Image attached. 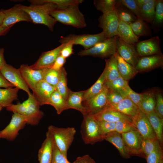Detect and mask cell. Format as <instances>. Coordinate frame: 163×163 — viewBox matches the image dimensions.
I'll return each instance as SVG.
<instances>
[{
	"mask_svg": "<svg viewBox=\"0 0 163 163\" xmlns=\"http://www.w3.org/2000/svg\"><path fill=\"white\" fill-rule=\"evenodd\" d=\"M29 1L31 3L30 5L19 4L20 7L29 14L33 23L44 25L50 31H53L57 21L50 13L57 9V5L44 0Z\"/></svg>",
	"mask_w": 163,
	"mask_h": 163,
	"instance_id": "cell-1",
	"label": "cell"
},
{
	"mask_svg": "<svg viewBox=\"0 0 163 163\" xmlns=\"http://www.w3.org/2000/svg\"><path fill=\"white\" fill-rule=\"evenodd\" d=\"M28 99L22 103L12 104L6 107L8 111L16 113L23 116L27 123L37 125L43 117L44 113L39 108L40 105L32 94H28Z\"/></svg>",
	"mask_w": 163,
	"mask_h": 163,
	"instance_id": "cell-2",
	"label": "cell"
},
{
	"mask_svg": "<svg viewBox=\"0 0 163 163\" xmlns=\"http://www.w3.org/2000/svg\"><path fill=\"white\" fill-rule=\"evenodd\" d=\"M56 21L77 28L85 27L87 24L84 16L81 11L78 5H71L64 9H57L50 13Z\"/></svg>",
	"mask_w": 163,
	"mask_h": 163,
	"instance_id": "cell-3",
	"label": "cell"
},
{
	"mask_svg": "<svg viewBox=\"0 0 163 163\" xmlns=\"http://www.w3.org/2000/svg\"><path fill=\"white\" fill-rule=\"evenodd\" d=\"M48 131L51 135L56 145L66 158L68 151L72 143L76 132L74 127L60 128L50 125Z\"/></svg>",
	"mask_w": 163,
	"mask_h": 163,
	"instance_id": "cell-4",
	"label": "cell"
},
{
	"mask_svg": "<svg viewBox=\"0 0 163 163\" xmlns=\"http://www.w3.org/2000/svg\"><path fill=\"white\" fill-rule=\"evenodd\" d=\"M83 117L80 132L84 142L86 144L93 145L103 140L98 121L92 115Z\"/></svg>",
	"mask_w": 163,
	"mask_h": 163,
	"instance_id": "cell-5",
	"label": "cell"
},
{
	"mask_svg": "<svg viewBox=\"0 0 163 163\" xmlns=\"http://www.w3.org/2000/svg\"><path fill=\"white\" fill-rule=\"evenodd\" d=\"M116 37V36L107 38L88 49L81 50L78 55L80 56H91L102 58H109L114 55L117 52Z\"/></svg>",
	"mask_w": 163,
	"mask_h": 163,
	"instance_id": "cell-6",
	"label": "cell"
},
{
	"mask_svg": "<svg viewBox=\"0 0 163 163\" xmlns=\"http://www.w3.org/2000/svg\"><path fill=\"white\" fill-rule=\"evenodd\" d=\"M106 38L102 31L95 34L76 35L71 34L66 37H61L59 41L61 44L71 42L74 45H80L84 47V50H87L103 41Z\"/></svg>",
	"mask_w": 163,
	"mask_h": 163,
	"instance_id": "cell-7",
	"label": "cell"
},
{
	"mask_svg": "<svg viewBox=\"0 0 163 163\" xmlns=\"http://www.w3.org/2000/svg\"><path fill=\"white\" fill-rule=\"evenodd\" d=\"M98 26L102 29L106 38L117 36L119 19L115 9L103 13L98 19Z\"/></svg>",
	"mask_w": 163,
	"mask_h": 163,
	"instance_id": "cell-8",
	"label": "cell"
},
{
	"mask_svg": "<svg viewBox=\"0 0 163 163\" xmlns=\"http://www.w3.org/2000/svg\"><path fill=\"white\" fill-rule=\"evenodd\" d=\"M27 123L26 119L21 115L13 113L9 124L0 131V138L13 141L17 137L20 130Z\"/></svg>",
	"mask_w": 163,
	"mask_h": 163,
	"instance_id": "cell-9",
	"label": "cell"
},
{
	"mask_svg": "<svg viewBox=\"0 0 163 163\" xmlns=\"http://www.w3.org/2000/svg\"><path fill=\"white\" fill-rule=\"evenodd\" d=\"M121 135L126 150L131 155H136L144 157L141 150L142 137L136 130L122 133Z\"/></svg>",
	"mask_w": 163,
	"mask_h": 163,
	"instance_id": "cell-10",
	"label": "cell"
},
{
	"mask_svg": "<svg viewBox=\"0 0 163 163\" xmlns=\"http://www.w3.org/2000/svg\"><path fill=\"white\" fill-rule=\"evenodd\" d=\"M0 71L5 78L14 87L24 90L28 94H31L18 69L6 63Z\"/></svg>",
	"mask_w": 163,
	"mask_h": 163,
	"instance_id": "cell-11",
	"label": "cell"
},
{
	"mask_svg": "<svg viewBox=\"0 0 163 163\" xmlns=\"http://www.w3.org/2000/svg\"><path fill=\"white\" fill-rule=\"evenodd\" d=\"M4 12L5 17L2 27L13 26L15 24L22 21L32 23L29 14L20 7L19 4L4 10Z\"/></svg>",
	"mask_w": 163,
	"mask_h": 163,
	"instance_id": "cell-12",
	"label": "cell"
},
{
	"mask_svg": "<svg viewBox=\"0 0 163 163\" xmlns=\"http://www.w3.org/2000/svg\"><path fill=\"white\" fill-rule=\"evenodd\" d=\"M107 91L108 88L104 85L100 92L84 102V106L85 108L87 115H94L110 105L107 99Z\"/></svg>",
	"mask_w": 163,
	"mask_h": 163,
	"instance_id": "cell-13",
	"label": "cell"
},
{
	"mask_svg": "<svg viewBox=\"0 0 163 163\" xmlns=\"http://www.w3.org/2000/svg\"><path fill=\"white\" fill-rule=\"evenodd\" d=\"M131 118L133 126L143 139H157L145 113L140 110L137 115Z\"/></svg>",
	"mask_w": 163,
	"mask_h": 163,
	"instance_id": "cell-14",
	"label": "cell"
},
{
	"mask_svg": "<svg viewBox=\"0 0 163 163\" xmlns=\"http://www.w3.org/2000/svg\"><path fill=\"white\" fill-rule=\"evenodd\" d=\"M116 46L117 52L126 62L135 66L140 57L134 45L125 43L116 36Z\"/></svg>",
	"mask_w": 163,
	"mask_h": 163,
	"instance_id": "cell-15",
	"label": "cell"
},
{
	"mask_svg": "<svg viewBox=\"0 0 163 163\" xmlns=\"http://www.w3.org/2000/svg\"><path fill=\"white\" fill-rule=\"evenodd\" d=\"M160 42L159 37L156 36L147 40L138 41L136 49L140 57L161 54Z\"/></svg>",
	"mask_w": 163,
	"mask_h": 163,
	"instance_id": "cell-16",
	"label": "cell"
},
{
	"mask_svg": "<svg viewBox=\"0 0 163 163\" xmlns=\"http://www.w3.org/2000/svg\"><path fill=\"white\" fill-rule=\"evenodd\" d=\"M66 43L61 44L59 46L51 50L43 53L37 60L30 66L32 69H38L51 68Z\"/></svg>",
	"mask_w": 163,
	"mask_h": 163,
	"instance_id": "cell-17",
	"label": "cell"
},
{
	"mask_svg": "<svg viewBox=\"0 0 163 163\" xmlns=\"http://www.w3.org/2000/svg\"><path fill=\"white\" fill-rule=\"evenodd\" d=\"M18 69L25 83L32 91L37 84L43 80V69H34L27 64H23Z\"/></svg>",
	"mask_w": 163,
	"mask_h": 163,
	"instance_id": "cell-18",
	"label": "cell"
},
{
	"mask_svg": "<svg viewBox=\"0 0 163 163\" xmlns=\"http://www.w3.org/2000/svg\"><path fill=\"white\" fill-rule=\"evenodd\" d=\"M97 121H105L116 123L120 120L132 123V119L113 108L110 105L98 113L92 115Z\"/></svg>",
	"mask_w": 163,
	"mask_h": 163,
	"instance_id": "cell-19",
	"label": "cell"
},
{
	"mask_svg": "<svg viewBox=\"0 0 163 163\" xmlns=\"http://www.w3.org/2000/svg\"><path fill=\"white\" fill-rule=\"evenodd\" d=\"M163 65L162 54H157L140 57L135 68L138 72H143L162 67Z\"/></svg>",
	"mask_w": 163,
	"mask_h": 163,
	"instance_id": "cell-20",
	"label": "cell"
},
{
	"mask_svg": "<svg viewBox=\"0 0 163 163\" xmlns=\"http://www.w3.org/2000/svg\"><path fill=\"white\" fill-rule=\"evenodd\" d=\"M56 88L44 80L36 85L33 91V95L38 102L40 106L47 104L52 93Z\"/></svg>",
	"mask_w": 163,
	"mask_h": 163,
	"instance_id": "cell-21",
	"label": "cell"
},
{
	"mask_svg": "<svg viewBox=\"0 0 163 163\" xmlns=\"http://www.w3.org/2000/svg\"><path fill=\"white\" fill-rule=\"evenodd\" d=\"M53 152V140L48 131L46 133V138L39 149L38 153L39 163H51Z\"/></svg>",
	"mask_w": 163,
	"mask_h": 163,
	"instance_id": "cell-22",
	"label": "cell"
},
{
	"mask_svg": "<svg viewBox=\"0 0 163 163\" xmlns=\"http://www.w3.org/2000/svg\"><path fill=\"white\" fill-rule=\"evenodd\" d=\"M139 8L141 19L151 23L155 15L156 0H135Z\"/></svg>",
	"mask_w": 163,
	"mask_h": 163,
	"instance_id": "cell-23",
	"label": "cell"
},
{
	"mask_svg": "<svg viewBox=\"0 0 163 163\" xmlns=\"http://www.w3.org/2000/svg\"><path fill=\"white\" fill-rule=\"evenodd\" d=\"M119 19L117 36L125 43L134 45L138 41L139 37L133 33L129 24Z\"/></svg>",
	"mask_w": 163,
	"mask_h": 163,
	"instance_id": "cell-24",
	"label": "cell"
},
{
	"mask_svg": "<svg viewBox=\"0 0 163 163\" xmlns=\"http://www.w3.org/2000/svg\"><path fill=\"white\" fill-rule=\"evenodd\" d=\"M120 76L128 81L133 78L138 72L135 67L125 61L117 52L115 54Z\"/></svg>",
	"mask_w": 163,
	"mask_h": 163,
	"instance_id": "cell-25",
	"label": "cell"
},
{
	"mask_svg": "<svg viewBox=\"0 0 163 163\" xmlns=\"http://www.w3.org/2000/svg\"><path fill=\"white\" fill-rule=\"evenodd\" d=\"M110 106L118 111L131 118L137 115L140 111L138 107L127 97L117 104Z\"/></svg>",
	"mask_w": 163,
	"mask_h": 163,
	"instance_id": "cell-26",
	"label": "cell"
},
{
	"mask_svg": "<svg viewBox=\"0 0 163 163\" xmlns=\"http://www.w3.org/2000/svg\"><path fill=\"white\" fill-rule=\"evenodd\" d=\"M84 91L74 92L70 90L66 101L68 109H74L80 112L83 116L87 115L85 107L83 104Z\"/></svg>",
	"mask_w": 163,
	"mask_h": 163,
	"instance_id": "cell-27",
	"label": "cell"
},
{
	"mask_svg": "<svg viewBox=\"0 0 163 163\" xmlns=\"http://www.w3.org/2000/svg\"><path fill=\"white\" fill-rule=\"evenodd\" d=\"M103 139L113 145L123 158H128L130 157L126 150L121 134L116 131L112 132L104 135Z\"/></svg>",
	"mask_w": 163,
	"mask_h": 163,
	"instance_id": "cell-28",
	"label": "cell"
},
{
	"mask_svg": "<svg viewBox=\"0 0 163 163\" xmlns=\"http://www.w3.org/2000/svg\"><path fill=\"white\" fill-rule=\"evenodd\" d=\"M145 114L161 146L163 141V120L160 118L154 111Z\"/></svg>",
	"mask_w": 163,
	"mask_h": 163,
	"instance_id": "cell-29",
	"label": "cell"
},
{
	"mask_svg": "<svg viewBox=\"0 0 163 163\" xmlns=\"http://www.w3.org/2000/svg\"><path fill=\"white\" fill-rule=\"evenodd\" d=\"M156 104L155 91H149L142 93L141 100L138 107L145 114L154 111Z\"/></svg>",
	"mask_w": 163,
	"mask_h": 163,
	"instance_id": "cell-30",
	"label": "cell"
},
{
	"mask_svg": "<svg viewBox=\"0 0 163 163\" xmlns=\"http://www.w3.org/2000/svg\"><path fill=\"white\" fill-rule=\"evenodd\" d=\"M105 82V72L104 70L96 82L90 88L84 91L83 102L92 98L102 90Z\"/></svg>",
	"mask_w": 163,
	"mask_h": 163,
	"instance_id": "cell-31",
	"label": "cell"
},
{
	"mask_svg": "<svg viewBox=\"0 0 163 163\" xmlns=\"http://www.w3.org/2000/svg\"><path fill=\"white\" fill-rule=\"evenodd\" d=\"M19 89L17 87L0 88V105L6 107L12 104L13 101L18 99Z\"/></svg>",
	"mask_w": 163,
	"mask_h": 163,
	"instance_id": "cell-32",
	"label": "cell"
},
{
	"mask_svg": "<svg viewBox=\"0 0 163 163\" xmlns=\"http://www.w3.org/2000/svg\"><path fill=\"white\" fill-rule=\"evenodd\" d=\"M105 82L113 80L120 76L115 54L105 60Z\"/></svg>",
	"mask_w": 163,
	"mask_h": 163,
	"instance_id": "cell-33",
	"label": "cell"
},
{
	"mask_svg": "<svg viewBox=\"0 0 163 163\" xmlns=\"http://www.w3.org/2000/svg\"><path fill=\"white\" fill-rule=\"evenodd\" d=\"M47 104L53 106L58 114L69 109L66 101L56 90L51 95Z\"/></svg>",
	"mask_w": 163,
	"mask_h": 163,
	"instance_id": "cell-34",
	"label": "cell"
},
{
	"mask_svg": "<svg viewBox=\"0 0 163 163\" xmlns=\"http://www.w3.org/2000/svg\"><path fill=\"white\" fill-rule=\"evenodd\" d=\"M133 33L137 37L151 36L150 27L145 21L140 19L129 24Z\"/></svg>",
	"mask_w": 163,
	"mask_h": 163,
	"instance_id": "cell-35",
	"label": "cell"
},
{
	"mask_svg": "<svg viewBox=\"0 0 163 163\" xmlns=\"http://www.w3.org/2000/svg\"><path fill=\"white\" fill-rule=\"evenodd\" d=\"M115 9L119 18L128 24L135 21L137 19L128 9L117 1Z\"/></svg>",
	"mask_w": 163,
	"mask_h": 163,
	"instance_id": "cell-36",
	"label": "cell"
},
{
	"mask_svg": "<svg viewBox=\"0 0 163 163\" xmlns=\"http://www.w3.org/2000/svg\"><path fill=\"white\" fill-rule=\"evenodd\" d=\"M163 23V1L156 0L154 17L151 23L154 30L157 32Z\"/></svg>",
	"mask_w": 163,
	"mask_h": 163,
	"instance_id": "cell-37",
	"label": "cell"
},
{
	"mask_svg": "<svg viewBox=\"0 0 163 163\" xmlns=\"http://www.w3.org/2000/svg\"><path fill=\"white\" fill-rule=\"evenodd\" d=\"M104 85L108 88L120 91L126 95V91L130 87L127 81L120 76L113 80L105 82Z\"/></svg>",
	"mask_w": 163,
	"mask_h": 163,
	"instance_id": "cell-38",
	"label": "cell"
},
{
	"mask_svg": "<svg viewBox=\"0 0 163 163\" xmlns=\"http://www.w3.org/2000/svg\"><path fill=\"white\" fill-rule=\"evenodd\" d=\"M56 89L66 101L70 89L67 86V73L64 67L61 70L59 79L56 86Z\"/></svg>",
	"mask_w": 163,
	"mask_h": 163,
	"instance_id": "cell-39",
	"label": "cell"
},
{
	"mask_svg": "<svg viewBox=\"0 0 163 163\" xmlns=\"http://www.w3.org/2000/svg\"><path fill=\"white\" fill-rule=\"evenodd\" d=\"M61 70L57 71L51 68L43 69V80L56 88L59 79Z\"/></svg>",
	"mask_w": 163,
	"mask_h": 163,
	"instance_id": "cell-40",
	"label": "cell"
},
{
	"mask_svg": "<svg viewBox=\"0 0 163 163\" xmlns=\"http://www.w3.org/2000/svg\"><path fill=\"white\" fill-rule=\"evenodd\" d=\"M159 145L157 139H143L141 150L144 158H146Z\"/></svg>",
	"mask_w": 163,
	"mask_h": 163,
	"instance_id": "cell-41",
	"label": "cell"
},
{
	"mask_svg": "<svg viewBox=\"0 0 163 163\" xmlns=\"http://www.w3.org/2000/svg\"><path fill=\"white\" fill-rule=\"evenodd\" d=\"M116 0H95L94 5L96 9L103 14L115 9Z\"/></svg>",
	"mask_w": 163,
	"mask_h": 163,
	"instance_id": "cell-42",
	"label": "cell"
},
{
	"mask_svg": "<svg viewBox=\"0 0 163 163\" xmlns=\"http://www.w3.org/2000/svg\"><path fill=\"white\" fill-rule=\"evenodd\" d=\"M107 99L110 105L117 104L127 96L122 92L108 88Z\"/></svg>",
	"mask_w": 163,
	"mask_h": 163,
	"instance_id": "cell-43",
	"label": "cell"
},
{
	"mask_svg": "<svg viewBox=\"0 0 163 163\" xmlns=\"http://www.w3.org/2000/svg\"><path fill=\"white\" fill-rule=\"evenodd\" d=\"M116 1L128 9L138 19H142L139 9L135 0H118Z\"/></svg>",
	"mask_w": 163,
	"mask_h": 163,
	"instance_id": "cell-44",
	"label": "cell"
},
{
	"mask_svg": "<svg viewBox=\"0 0 163 163\" xmlns=\"http://www.w3.org/2000/svg\"><path fill=\"white\" fill-rule=\"evenodd\" d=\"M46 2L55 4L58 9H64L71 5H79L84 1L83 0H44Z\"/></svg>",
	"mask_w": 163,
	"mask_h": 163,
	"instance_id": "cell-45",
	"label": "cell"
},
{
	"mask_svg": "<svg viewBox=\"0 0 163 163\" xmlns=\"http://www.w3.org/2000/svg\"><path fill=\"white\" fill-rule=\"evenodd\" d=\"M135 130L136 129L130 122L120 120L115 123V131L121 134Z\"/></svg>",
	"mask_w": 163,
	"mask_h": 163,
	"instance_id": "cell-46",
	"label": "cell"
},
{
	"mask_svg": "<svg viewBox=\"0 0 163 163\" xmlns=\"http://www.w3.org/2000/svg\"><path fill=\"white\" fill-rule=\"evenodd\" d=\"M51 163H71L59 150L53 140V156Z\"/></svg>",
	"mask_w": 163,
	"mask_h": 163,
	"instance_id": "cell-47",
	"label": "cell"
},
{
	"mask_svg": "<svg viewBox=\"0 0 163 163\" xmlns=\"http://www.w3.org/2000/svg\"><path fill=\"white\" fill-rule=\"evenodd\" d=\"M97 121L102 138L105 135L115 131V123L105 121Z\"/></svg>",
	"mask_w": 163,
	"mask_h": 163,
	"instance_id": "cell-48",
	"label": "cell"
},
{
	"mask_svg": "<svg viewBox=\"0 0 163 163\" xmlns=\"http://www.w3.org/2000/svg\"><path fill=\"white\" fill-rule=\"evenodd\" d=\"M163 158V152L161 145L158 146L146 158L147 163H159Z\"/></svg>",
	"mask_w": 163,
	"mask_h": 163,
	"instance_id": "cell-49",
	"label": "cell"
},
{
	"mask_svg": "<svg viewBox=\"0 0 163 163\" xmlns=\"http://www.w3.org/2000/svg\"><path fill=\"white\" fill-rule=\"evenodd\" d=\"M156 104L154 111L161 119L163 120V97L159 92H155Z\"/></svg>",
	"mask_w": 163,
	"mask_h": 163,
	"instance_id": "cell-50",
	"label": "cell"
},
{
	"mask_svg": "<svg viewBox=\"0 0 163 163\" xmlns=\"http://www.w3.org/2000/svg\"><path fill=\"white\" fill-rule=\"evenodd\" d=\"M126 96L138 107L140 103L142 93H137L129 87L126 92Z\"/></svg>",
	"mask_w": 163,
	"mask_h": 163,
	"instance_id": "cell-51",
	"label": "cell"
},
{
	"mask_svg": "<svg viewBox=\"0 0 163 163\" xmlns=\"http://www.w3.org/2000/svg\"><path fill=\"white\" fill-rule=\"evenodd\" d=\"M73 43L69 42L66 43V45L62 50L60 55L65 59L69 57L74 53Z\"/></svg>",
	"mask_w": 163,
	"mask_h": 163,
	"instance_id": "cell-52",
	"label": "cell"
},
{
	"mask_svg": "<svg viewBox=\"0 0 163 163\" xmlns=\"http://www.w3.org/2000/svg\"><path fill=\"white\" fill-rule=\"evenodd\" d=\"M66 59L60 55H59L56 59L51 68L57 71L60 70L63 67V65L66 61Z\"/></svg>",
	"mask_w": 163,
	"mask_h": 163,
	"instance_id": "cell-53",
	"label": "cell"
},
{
	"mask_svg": "<svg viewBox=\"0 0 163 163\" xmlns=\"http://www.w3.org/2000/svg\"><path fill=\"white\" fill-rule=\"evenodd\" d=\"M73 163H96L94 160L88 155L79 157Z\"/></svg>",
	"mask_w": 163,
	"mask_h": 163,
	"instance_id": "cell-54",
	"label": "cell"
},
{
	"mask_svg": "<svg viewBox=\"0 0 163 163\" xmlns=\"http://www.w3.org/2000/svg\"><path fill=\"white\" fill-rule=\"evenodd\" d=\"M14 87V86L5 78L0 71V87L8 88Z\"/></svg>",
	"mask_w": 163,
	"mask_h": 163,
	"instance_id": "cell-55",
	"label": "cell"
},
{
	"mask_svg": "<svg viewBox=\"0 0 163 163\" xmlns=\"http://www.w3.org/2000/svg\"><path fill=\"white\" fill-rule=\"evenodd\" d=\"M4 49L0 48V70L6 63L4 56Z\"/></svg>",
	"mask_w": 163,
	"mask_h": 163,
	"instance_id": "cell-56",
	"label": "cell"
},
{
	"mask_svg": "<svg viewBox=\"0 0 163 163\" xmlns=\"http://www.w3.org/2000/svg\"><path fill=\"white\" fill-rule=\"evenodd\" d=\"M12 26H13L7 27L0 26V36L6 34Z\"/></svg>",
	"mask_w": 163,
	"mask_h": 163,
	"instance_id": "cell-57",
	"label": "cell"
},
{
	"mask_svg": "<svg viewBox=\"0 0 163 163\" xmlns=\"http://www.w3.org/2000/svg\"><path fill=\"white\" fill-rule=\"evenodd\" d=\"M5 17L4 10H0V26H1Z\"/></svg>",
	"mask_w": 163,
	"mask_h": 163,
	"instance_id": "cell-58",
	"label": "cell"
},
{
	"mask_svg": "<svg viewBox=\"0 0 163 163\" xmlns=\"http://www.w3.org/2000/svg\"><path fill=\"white\" fill-rule=\"evenodd\" d=\"M159 163H163V158H162L160 160Z\"/></svg>",
	"mask_w": 163,
	"mask_h": 163,
	"instance_id": "cell-59",
	"label": "cell"
},
{
	"mask_svg": "<svg viewBox=\"0 0 163 163\" xmlns=\"http://www.w3.org/2000/svg\"><path fill=\"white\" fill-rule=\"evenodd\" d=\"M2 107L0 105V112L2 109Z\"/></svg>",
	"mask_w": 163,
	"mask_h": 163,
	"instance_id": "cell-60",
	"label": "cell"
}]
</instances>
